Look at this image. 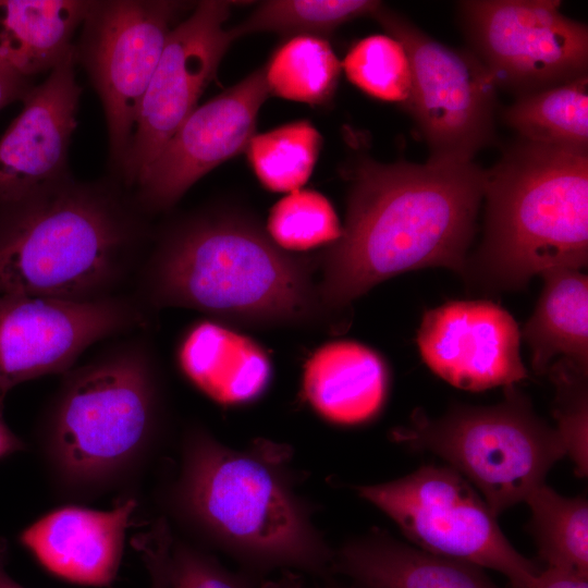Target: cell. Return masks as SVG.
<instances>
[{
    "label": "cell",
    "instance_id": "cell-1",
    "mask_svg": "<svg viewBox=\"0 0 588 588\" xmlns=\"http://www.w3.org/2000/svg\"><path fill=\"white\" fill-rule=\"evenodd\" d=\"M302 478L286 444L259 439L237 450L193 427L162 502L189 541L225 553L241 569L329 579L334 550L314 523V505L298 491Z\"/></svg>",
    "mask_w": 588,
    "mask_h": 588
},
{
    "label": "cell",
    "instance_id": "cell-2",
    "mask_svg": "<svg viewBox=\"0 0 588 588\" xmlns=\"http://www.w3.org/2000/svg\"><path fill=\"white\" fill-rule=\"evenodd\" d=\"M486 171L468 162L364 159L354 171L345 226L328 250L320 301L341 309L379 282L426 267L464 274Z\"/></svg>",
    "mask_w": 588,
    "mask_h": 588
},
{
    "label": "cell",
    "instance_id": "cell-3",
    "mask_svg": "<svg viewBox=\"0 0 588 588\" xmlns=\"http://www.w3.org/2000/svg\"><path fill=\"white\" fill-rule=\"evenodd\" d=\"M121 184L69 175L0 204V295H118L147 236L144 210Z\"/></svg>",
    "mask_w": 588,
    "mask_h": 588
},
{
    "label": "cell",
    "instance_id": "cell-4",
    "mask_svg": "<svg viewBox=\"0 0 588 588\" xmlns=\"http://www.w3.org/2000/svg\"><path fill=\"white\" fill-rule=\"evenodd\" d=\"M63 376L37 433L57 493L81 501L132 483L161 434L160 382L148 350L124 342Z\"/></svg>",
    "mask_w": 588,
    "mask_h": 588
},
{
    "label": "cell",
    "instance_id": "cell-5",
    "mask_svg": "<svg viewBox=\"0 0 588 588\" xmlns=\"http://www.w3.org/2000/svg\"><path fill=\"white\" fill-rule=\"evenodd\" d=\"M486 234L463 275L514 290L588 260V154L522 140L486 172Z\"/></svg>",
    "mask_w": 588,
    "mask_h": 588
},
{
    "label": "cell",
    "instance_id": "cell-6",
    "mask_svg": "<svg viewBox=\"0 0 588 588\" xmlns=\"http://www.w3.org/2000/svg\"><path fill=\"white\" fill-rule=\"evenodd\" d=\"M151 304L254 322L310 317L315 295L302 262L255 226L199 216L169 231L143 266Z\"/></svg>",
    "mask_w": 588,
    "mask_h": 588
},
{
    "label": "cell",
    "instance_id": "cell-7",
    "mask_svg": "<svg viewBox=\"0 0 588 588\" xmlns=\"http://www.w3.org/2000/svg\"><path fill=\"white\" fill-rule=\"evenodd\" d=\"M494 406H462L438 419L418 411L395 441L444 458L483 495L497 516L526 501L552 465L566 454L556 429L538 417L512 385Z\"/></svg>",
    "mask_w": 588,
    "mask_h": 588
},
{
    "label": "cell",
    "instance_id": "cell-8",
    "mask_svg": "<svg viewBox=\"0 0 588 588\" xmlns=\"http://www.w3.org/2000/svg\"><path fill=\"white\" fill-rule=\"evenodd\" d=\"M355 490L421 550L498 571L513 588H524L540 572L514 549L482 497L452 467L425 465Z\"/></svg>",
    "mask_w": 588,
    "mask_h": 588
},
{
    "label": "cell",
    "instance_id": "cell-9",
    "mask_svg": "<svg viewBox=\"0 0 588 588\" xmlns=\"http://www.w3.org/2000/svg\"><path fill=\"white\" fill-rule=\"evenodd\" d=\"M404 47L412 71L406 108L430 159L471 161L494 135L497 85L479 58L448 47L382 4L372 15Z\"/></svg>",
    "mask_w": 588,
    "mask_h": 588
},
{
    "label": "cell",
    "instance_id": "cell-10",
    "mask_svg": "<svg viewBox=\"0 0 588 588\" xmlns=\"http://www.w3.org/2000/svg\"><path fill=\"white\" fill-rule=\"evenodd\" d=\"M183 4L163 0L91 1L76 59L86 69L105 111L110 163L119 173L140 101Z\"/></svg>",
    "mask_w": 588,
    "mask_h": 588
},
{
    "label": "cell",
    "instance_id": "cell-11",
    "mask_svg": "<svg viewBox=\"0 0 588 588\" xmlns=\"http://www.w3.org/2000/svg\"><path fill=\"white\" fill-rule=\"evenodd\" d=\"M556 0L460 2L464 29L497 86L519 96L587 74V25Z\"/></svg>",
    "mask_w": 588,
    "mask_h": 588
},
{
    "label": "cell",
    "instance_id": "cell-12",
    "mask_svg": "<svg viewBox=\"0 0 588 588\" xmlns=\"http://www.w3.org/2000/svg\"><path fill=\"white\" fill-rule=\"evenodd\" d=\"M137 298L87 302L0 295V396L20 383L65 373L93 344L143 324Z\"/></svg>",
    "mask_w": 588,
    "mask_h": 588
},
{
    "label": "cell",
    "instance_id": "cell-13",
    "mask_svg": "<svg viewBox=\"0 0 588 588\" xmlns=\"http://www.w3.org/2000/svg\"><path fill=\"white\" fill-rule=\"evenodd\" d=\"M230 10L228 1H200L170 32L140 101L132 142L118 173L126 189L135 188L142 181L215 77L236 39L232 28L224 27Z\"/></svg>",
    "mask_w": 588,
    "mask_h": 588
},
{
    "label": "cell",
    "instance_id": "cell-14",
    "mask_svg": "<svg viewBox=\"0 0 588 588\" xmlns=\"http://www.w3.org/2000/svg\"><path fill=\"white\" fill-rule=\"evenodd\" d=\"M264 68L248 74L184 120L133 194L144 211L173 206L201 176L245 151L269 96Z\"/></svg>",
    "mask_w": 588,
    "mask_h": 588
},
{
    "label": "cell",
    "instance_id": "cell-15",
    "mask_svg": "<svg viewBox=\"0 0 588 588\" xmlns=\"http://www.w3.org/2000/svg\"><path fill=\"white\" fill-rule=\"evenodd\" d=\"M513 317L489 301H454L427 311L417 343L428 367L452 385L482 391L527 377Z\"/></svg>",
    "mask_w": 588,
    "mask_h": 588
},
{
    "label": "cell",
    "instance_id": "cell-16",
    "mask_svg": "<svg viewBox=\"0 0 588 588\" xmlns=\"http://www.w3.org/2000/svg\"><path fill=\"white\" fill-rule=\"evenodd\" d=\"M75 50L34 85L0 138V204L20 199L70 175L68 155L82 87Z\"/></svg>",
    "mask_w": 588,
    "mask_h": 588
},
{
    "label": "cell",
    "instance_id": "cell-17",
    "mask_svg": "<svg viewBox=\"0 0 588 588\" xmlns=\"http://www.w3.org/2000/svg\"><path fill=\"white\" fill-rule=\"evenodd\" d=\"M138 506L124 497L110 510L58 507L19 535V542L51 574L70 583L107 587L117 577L127 528Z\"/></svg>",
    "mask_w": 588,
    "mask_h": 588
},
{
    "label": "cell",
    "instance_id": "cell-18",
    "mask_svg": "<svg viewBox=\"0 0 588 588\" xmlns=\"http://www.w3.org/2000/svg\"><path fill=\"white\" fill-rule=\"evenodd\" d=\"M333 573L350 577L355 588H500L479 566L409 547L379 529L335 550Z\"/></svg>",
    "mask_w": 588,
    "mask_h": 588
},
{
    "label": "cell",
    "instance_id": "cell-19",
    "mask_svg": "<svg viewBox=\"0 0 588 588\" xmlns=\"http://www.w3.org/2000/svg\"><path fill=\"white\" fill-rule=\"evenodd\" d=\"M388 368L371 348L353 341L319 347L303 373V392L313 409L338 425L375 417L387 397Z\"/></svg>",
    "mask_w": 588,
    "mask_h": 588
},
{
    "label": "cell",
    "instance_id": "cell-20",
    "mask_svg": "<svg viewBox=\"0 0 588 588\" xmlns=\"http://www.w3.org/2000/svg\"><path fill=\"white\" fill-rule=\"evenodd\" d=\"M177 363L199 391L223 405L257 399L271 377L269 358L256 342L208 320L186 331L177 348Z\"/></svg>",
    "mask_w": 588,
    "mask_h": 588
},
{
    "label": "cell",
    "instance_id": "cell-21",
    "mask_svg": "<svg viewBox=\"0 0 588 588\" xmlns=\"http://www.w3.org/2000/svg\"><path fill=\"white\" fill-rule=\"evenodd\" d=\"M91 1L0 0V63L33 79L75 50Z\"/></svg>",
    "mask_w": 588,
    "mask_h": 588
},
{
    "label": "cell",
    "instance_id": "cell-22",
    "mask_svg": "<svg viewBox=\"0 0 588 588\" xmlns=\"http://www.w3.org/2000/svg\"><path fill=\"white\" fill-rule=\"evenodd\" d=\"M544 286L523 335L537 373L548 372L562 356L588 370V278L579 270L559 268L541 274Z\"/></svg>",
    "mask_w": 588,
    "mask_h": 588
},
{
    "label": "cell",
    "instance_id": "cell-23",
    "mask_svg": "<svg viewBox=\"0 0 588 588\" xmlns=\"http://www.w3.org/2000/svg\"><path fill=\"white\" fill-rule=\"evenodd\" d=\"M524 140L577 151L588 147V76L519 96L503 113Z\"/></svg>",
    "mask_w": 588,
    "mask_h": 588
},
{
    "label": "cell",
    "instance_id": "cell-24",
    "mask_svg": "<svg viewBox=\"0 0 588 588\" xmlns=\"http://www.w3.org/2000/svg\"><path fill=\"white\" fill-rule=\"evenodd\" d=\"M262 68L270 95L320 106L332 99L342 64L322 37L296 35L282 42Z\"/></svg>",
    "mask_w": 588,
    "mask_h": 588
},
{
    "label": "cell",
    "instance_id": "cell-25",
    "mask_svg": "<svg viewBox=\"0 0 588 588\" xmlns=\"http://www.w3.org/2000/svg\"><path fill=\"white\" fill-rule=\"evenodd\" d=\"M540 559L548 567L588 576V504L544 483L526 499Z\"/></svg>",
    "mask_w": 588,
    "mask_h": 588
},
{
    "label": "cell",
    "instance_id": "cell-26",
    "mask_svg": "<svg viewBox=\"0 0 588 588\" xmlns=\"http://www.w3.org/2000/svg\"><path fill=\"white\" fill-rule=\"evenodd\" d=\"M322 137L306 120L254 134L245 152L259 182L272 192H294L308 181Z\"/></svg>",
    "mask_w": 588,
    "mask_h": 588
},
{
    "label": "cell",
    "instance_id": "cell-27",
    "mask_svg": "<svg viewBox=\"0 0 588 588\" xmlns=\"http://www.w3.org/2000/svg\"><path fill=\"white\" fill-rule=\"evenodd\" d=\"M380 5L373 0L264 1L232 32L236 39L258 32L320 37L348 21L373 15Z\"/></svg>",
    "mask_w": 588,
    "mask_h": 588
},
{
    "label": "cell",
    "instance_id": "cell-28",
    "mask_svg": "<svg viewBox=\"0 0 588 588\" xmlns=\"http://www.w3.org/2000/svg\"><path fill=\"white\" fill-rule=\"evenodd\" d=\"M347 78L367 95L405 107L412 93V71L402 44L390 35L355 42L342 64Z\"/></svg>",
    "mask_w": 588,
    "mask_h": 588
},
{
    "label": "cell",
    "instance_id": "cell-29",
    "mask_svg": "<svg viewBox=\"0 0 588 588\" xmlns=\"http://www.w3.org/2000/svg\"><path fill=\"white\" fill-rule=\"evenodd\" d=\"M267 229L273 243L287 250L333 244L342 235L333 206L313 189H297L280 199L270 211Z\"/></svg>",
    "mask_w": 588,
    "mask_h": 588
},
{
    "label": "cell",
    "instance_id": "cell-30",
    "mask_svg": "<svg viewBox=\"0 0 588 588\" xmlns=\"http://www.w3.org/2000/svg\"><path fill=\"white\" fill-rule=\"evenodd\" d=\"M167 577L170 588H279L278 583L244 569L233 572L194 542L173 534Z\"/></svg>",
    "mask_w": 588,
    "mask_h": 588
},
{
    "label": "cell",
    "instance_id": "cell-31",
    "mask_svg": "<svg viewBox=\"0 0 588 588\" xmlns=\"http://www.w3.org/2000/svg\"><path fill=\"white\" fill-rule=\"evenodd\" d=\"M548 372L556 387L555 428L580 476L588 469L587 372L560 359Z\"/></svg>",
    "mask_w": 588,
    "mask_h": 588
},
{
    "label": "cell",
    "instance_id": "cell-32",
    "mask_svg": "<svg viewBox=\"0 0 588 588\" xmlns=\"http://www.w3.org/2000/svg\"><path fill=\"white\" fill-rule=\"evenodd\" d=\"M524 588H588V576L547 567L540 571Z\"/></svg>",
    "mask_w": 588,
    "mask_h": 588
},
{
    "label": "cell",
    "instance_id": "cell-33",
    "mask_svg": "<svg viewBox=\"0 0 588 588\" xmlns=\"http://www.w3.org/2000/svg\"><path fill=\"white\" fill-rule=\"evenodd\" d=\"M33 87V79L0 63V109L13 101H22Z\"/></svg>",
    "mask_w": 588,
    "mask_h": 588
},
{
    "label": "cell",
    "instance_id": "cell-34",
    "mask_svg": "<svg viewBox=\"0 0 588 588\" xmlns=\"http://www.w3.org/2000/svg\"><path fill=\"white\" fill-rule=\"evenodd\" d=\"M167 551L161 547L148 548L142 559L149 572L152 588H170L167 577Z\"/></svg>",
    "mask_w": 588,
    "mask_h": 588
},
{
    "label": "cell",
    "instance_id": "cell-35",
    "mask_svg": "<svg viewBox=\"0 0 588 588\" xmlns=\"http://www.w3.org/2000/svg\"><path fill=\"white\" fill-rule=\"evenodd\" d=\"M5 396H0V460L26 450V443L17 437L4 420Z\"/></svg>",
    "mask_w": 588,
    "mask_h": 588
},
{
    "label": "cell",
    "instance_id": "cell-36",
    "mask_svg": "<svg viewBox=\"0 0 588 588\" xmlns=\"http://www.w3.org/2000/svg\"><path fill=\"white\" fill-rule=\"evenodd\" d=\"M9 546L5 538L0 536V588H24L7 572Z\"/></svg>",
    "mask_w": 588,
    "mask_h": 588
},
{
    "label": "cell",
    "instance_id": "cell-37",
    "mask_svg": "<svg viewBox=\"0 0 588 588\" xmlns=\"http://www.w3.org/2000/svg\"><path fill=\"white\" fill-rule=\"evenodd\" d=\"M279 588H307L302 576L293 571H282L281 577L277 580ZM339 588V587H326ZM355 588V587H353Z\"/></svg>",
    "mask_w": 588,
    "mask_h": 588
}]
</instances>
